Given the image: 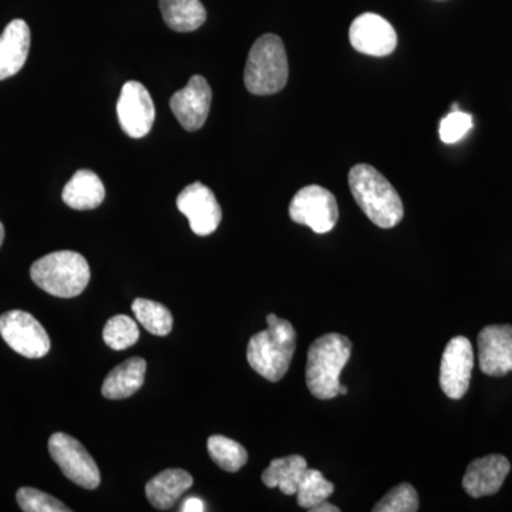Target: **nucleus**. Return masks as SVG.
<instances>
[{"instance_id":"nucleus-1","label":"nucleus","mask_w":512,"mask_h":512,"mask_svg":"<svg viewBox=\"0 0 512 512\" xmlns=\"http://www.w3.org/2000/svg\"><path fill=\"white\" fill-rule=\"evenodd\" d=\"M349 187L360 210L377 227L390 229L403 220L399 192L372 165H355L349 173Z\"/></svg>"},{"instance_id":"nucleus-2","label":"nucleus","mask_w":512,"mask_h":512,"mask_svg":"<svg viewBox=\"0 0 512 512\" xmlns=\"http://www.w3.org/2000/svg\"><path fill=\"white\" fill-rule=\"evenodd\" d=\"M268 329L256 333L248 343L249 366L258 375L279 382L288 373L296 350V330L289 320L271 313L266 316Z\"/></svg>"},{"instance_id":"nucleus-3","label":"nucleus","mask_w":512,"mask_h":512,"mask_svg":"<svg viewBox=\"0 0 512 512\" xmlns=\"http://www.w3.org/2000/svg\"><path fill=\"white\" fill-rule=\"evenodd\" d=\"M352 342L339 333L320 336L308 350L306 386L319 400L339 394L340 373L352 355Z\"/></svg>"},{"instance_id":"nucleus-4","label":"nucleus","mask_w":512,"mask_h":512,"mask_svg":"<svg viewBox=\"0 0 512 512\" xmlns=\"http://www.w3.org/2000/svg\"><path fill=\"white\" fill-rule=\"evenodd\" d=\"M33 282L57 298H74L89 285L90 266L79 252L57 251L37 259L30 268Z\"/></svg>"},{"instance_id":"nucleus-5","label":"nucleus","mask_w":512,"mask_h":512,"mask_svg":"<svg viewBox=\"0 0 512 512\" xmlns=\"http://www.w3.org/2000/svg\"><path fill=\"white\" fill-rule=\"evenodd\" d=\"M288 56L281 37L264 35L251 47L244 82L248 92L256 96H269L281 92L288 83Z\"/></svg>"},{"instance_id":"nucleus-6","label":"nucleus","mask_w":512,"mask_h":512,"mask_svg":"<svg viewBox=\"0 0 512 512\" xmlns=\"http://www.w3.org/2000/svg\"><path fill=\"white\" fill-rule=\"evenodd\" d=\"M289 217L296 224L311 228L316 234H328L339 220L338 201L326 188L308 185L292 198Z\"/></svg>"},{"instance_id":"nucleus-7","label":"nucleus","mask_w":512,"mask_h":512,"mask_svg":"<svg viewBox=\"0 0 512 512\" xmlns=\"http://www.w3.org/2000/svg\"><path fill=\"white\" fill-rule=\"evenodd\" d=\"M49 451L64 476L74 484L86 490L99 487V467L79 440L66 433H55L49 439Z\"/></svg>"},{"instance_id":"nucleus-8","label":"nucleus","mask_w":512,"mask_h":512,"mask_svg":"<svg viewBox=\"0 0 512 512\" xmlns=\"http://www.w3.org/2000/svg\"><path fill=\"white\" fill-rule=\"evenodd\" d=\"M0 335L19 355L40 359L50 350V338L39 320L28 312L10 311L0 316Z\"/></svg>"},{"instance_id":"nucleus-9","label":"nucleus","mask_w":512,"mask_h":512,"mask_svg":"<svg viewBox=\"0 0 512 512\" xmlns=\"http://www.w3.org/2000/svg\"><path fill=\"white\" fill-rule=\"evenodd\" d=\"M474 367V350L470 340L456 336L447 343L441 357L440 387L451 400L466 396Z\"/></svg>"},{"instance_id":"nucleus-10","label":"nucleus","mask_w":512,"mask_h":512,"mask_svg":"<svg viewBox=\"0 0 512 512\" xmlns=\"http://www.w3.org/2000/svg\"><path fill=\"white\" fill-rule=\"evenodd\" d=\"M117 116L128 137L143 138L150 133L156 120V107L143 84L134 80L124 84L117 101Z\"/></svg>"},{"instance_id":"nucleus-11","label":"nucleus","mask_w":512,"mask_h":512,"mask_svg":"<svg viewBox=\"0 0 512 512\" xmlns=\"http://www.w3.org/2000/svg\"><path fill=\"white\" fill-rule=\"evenodd\" d=\"M177 207L190 222L194 234L208 237L220 227L221 205L214 192L202 183L187 185L177 198Z\"/></svg>"},{"instance_id":"nucleus-12","label":"nucleus","mask_w":512,"mask_h":512,"mask_svg":"<svg viewBox=\"0 0 512 512\" xmlns=\"http://www.w3.org/2000/svg\"><path fill=\"white\" fill-rule=\"evenodd\" d=\"M349 39L353 49L367 56H389L397 46L396 30L376 13H363L353 20Z\"/></svg>"},{"instance_id":"nucleus-13","label":"nucleus","mask_w":512,"mask_h":512,"mask_svg":"<svg viewBox=\"0 0 512 512\" xmlns=\"http://www.w3.org/2000/svg\"><path fill=\"white\" fill-rule=\"evenodd\" d=\"M212 90L205 77L195 74L183 90L171 97L170 107L175 119L187 131H197L204 126L211 110Z\"/></svg>"},{"instance_id":"nucleus-14","label":"nucleus","mask_w":512,"mask_h":512,"mask_svg":"<svg viewBox=\"0 0 512 512\" xmlns=\"http://www.w3.org/2000/svg\"><path fill=\"white\" fill-rule=\"evenodd\" d=\"M478 362L481 372L503 377L512 372V326H485L478 333Z\"/></svg>"},{"instance_id":"nucleus-15","label":"nucleus","mask_w":512,"mask_h":512,"mask_svg":"<svg viewBox=\"0 0 512 512\" xmlns=\"http://www.w3.org/2000/svg\"><path fill=\"white\" fill-rule=\"evenodd\" d=\"M510 471V461L501 454L477 458L467 467L463 488L473 498L497 494Z\"/></svg>"},{"instance_id":"nucleus-16","label":"nucleus","mask_w":512,"mask_h":512,"mask_svg":"<svg viewBox=\"0 0 512 512\" xmlns=\"http://www.w3.org/2000/svg\"><path fill=\"white\" fill-rule=\"evenodd\" d=\"M30 50V29L22 19H15L0 35V80L15 76L25 66Z\"/></svg>"},{"instance_id":"nucleus-17","label":"nucleus","mask_w":512,"mask_h":512,"mask_svg":"<svg viewBox=\"0 0 512 512\" xmlns=\"http://www.w3.org/2000/svg\"><path fill=\"white\" fill-rule=\"evenodd\" d=\"M194 484V478L188 471L181 468H170L161 471L158 476L151 478L146 485L148 501L157 510L168 511L180 501L184 493Z\"/></svg>"},{"instance_id":"nucleus-18","label":"nucleus","mask_w":512,"mask_h":512,"mask_svg":"<svg viewBox=\"0 0 512 512\" xmlns=\"http://www.w3.org/2000/svg\"><path fill=\"white\" fill-rule=\"evenodd\" d=\"M147 363L143 357H131L114 367L104 379L101 393L106 399L123 400L141 389L146 377Z\"/></svg>"},{"instance_id":"nucleus-19","label":"nucleus","mask_w":512,"mask_h":512,"mask_svg":"<svg viewBox=\"0 0 512 512\" xmlns=\"http://www.w3.org/2000/svg\"><path fill=\"white\" fill-rule=\"evenodd\" d=\"M106 197L99 175L90 170H79L64 187L62 198L67 207L77 211L94 210Z\"/></svg>"},{"instance_id":"nucleus-20","label":"nucleus","mask_w":512,"mask_h":512,"mask_svg":"<svg viewBox=\"0 0 512 512\" xmlns=\"http://www.w3.org/2000/svg\"><path fill=\"white\" fill-rule=\"evenodd\" d=\"M306 470L308 461L298 454L275 458L262 473V481L268 488H279L285 495H295Z\"/></svg>"},{"instance_id":"nucleus-21","label":"nucleus","mask_w":512,"mask_h":512,"mask_svg":"<svg viewBox=\"0 0 512 512\" xmlns=\"http://www.w3.org/2000/svg\"><path fill=\"white\" fill-rule=\"evenodd\" d=\"M160 9L164 22L175 32H194L207 20V10L200 0H160Z\"/></svg>"},{"instance_id":"nucleus-22","label":"nucleus","mask_w":512,"mask_h":512,"mask_svg":"<svg viewBox=\"0 0 512 512\" xmlns=\"http://www.w3.org/2000/svg\"><path fill=\"white\" fill-rule=\"evenodd\" d=\"M131 309L138 323L143 325L151 335L167 336L173 330V315L161 303L138 298L131 305Z\"/></svg>"},{"instance_id":"nucleus-23","label":"nucleus","mask_w":512,"mask_h":512,"mask_svg":"<svg viewBox=\"0 0 512 512\" xmlns=\"http://www.w3.org/2000/svg\"><path fill=\"white\" fill-rule=\"evenodd\" d=\"M207 446L212 460L228 473H237L247 464V450L238 441L224 436H211Z\"/></svg>"},{"instance_id":"nucleus-24","label":"nucleus","mask_w":512,"mask_h":512,"mask_svg":"<svg viewBox=\"0 0 512 512\" xmlns=\"http://www.w3.org/2000/svg\"><path fill=\"white\" fill-rule=\"evenodd\" d=\"M333 491H335V485L326 480L320 471L308 468L303 474L295 495L299 507L309 510L322 501L328 500Z\"/></svg>"},{"instance_id":"nucleus-25","label":"nucleus","mask_w":512,"mask_h":512,"mask_svg":"<svg viewBox=\"0 0 512 512\" xmlns=\"http://www.w3.org/2000/svg\"><path fill=\"white\" fill-rule=\"evenodd\" d=\"M140 338V329L136 320L127 315H116L107 320L103 330L106 345L113 350H124L136 345Z\"/></svg>"},{"instance_id":"nucleus-26","label":"nucleus","mask_w":512,"mask_h":512,"mask_svg":"<svg viewBox=\"0 0 512 512\" xmlns=\"http://www.w3.org/2000/svg\"><path fill=\"white\" fill-rule=\"evenodd\" d=\"M419 494L412 484H399L392 488L373 507V512H416L419 511Z\"/></svg>"},{"instance_id":"nucleus-27","label":"nucleus","mask_w":512,"mask_h":512,"mask_svg":"<svg viewBox=\"0 0 512 512\" xmlns=\"http://www.w3.org/2000/svg\"><path fill=\"white\" fill-rule=\"evenodd\" d=\"M20 510L25 512H70L62 501L56 500L52 495L36 490V488L23 487L16 494Z\"/></svg>"},{"instance_id":"nucleus-28","label":"nucleus","mask_w":512,"mask_h":512,"mask_svg":"<svg viewBox=\"0 0 512 512\" xmlns=\"http://www.w3.org/2000/svg\"><path fill=\"white\" fill-rule=\"evenodd\" d=\"M473 128V117L460 110H453L440 123V137L446 144H454Z\"/></svg>"},{"instance_id":"nucleus-29","label":"nucleus","mask_w":512,"mask_h":512,"mask_svg":"<svg viewBox=\"0 0 512 512\" xmlns=\"http://www.w3.org/2000/svg\"><path fill=\"white\" fill-rule=\"evenodd\" d=\"M181 511H183V512L205 511L204 501H201L200 498H197V497L187 498V500L184 501L183 505H181Z\"/></svg>"},{"instance_id":"nucleus-30","label":"nucleus","mask_w":512,"mask_h":512,"mask_svg":"<svg viewBox=\"0 0 512 512\" xmlns=\"http://www.w3.org/2000/svg\"><path fill=\"white\" fill-rule=\"evenodd\" d=\"M311 512H340V508L336 507V505L328 503V500L322 501L315 507L309 508Z\"/></svg>"},{"instance_id":"nucleus-31","label":"nucleus","mask_w":512,"mask_h":512,"mask_svg":"<svg viewBox=\"0 0 512 512\" xmlns=\"http://www.w3.org/2000/svg\"><path fill=\"white\" fill-rule=\"evenodd\" d=\"M3 239H5V227H3L2 222H0V247H2Z\"/></svg>"},{"instance_id":"nucleus-32","label":"nucleus","mask_w":512,"mask_h":512,"mask_svg":"<svg viewBox=\"0 0 512 512\" xmlns=\"http://www.w3.org/2000/svg\"><path fill=\"white\" fill-rule=\"evenodd\" d=\"M339 394H342V396H346V394H348V387L342 386V384H340Z\"/></svg>"}]
</instances>
